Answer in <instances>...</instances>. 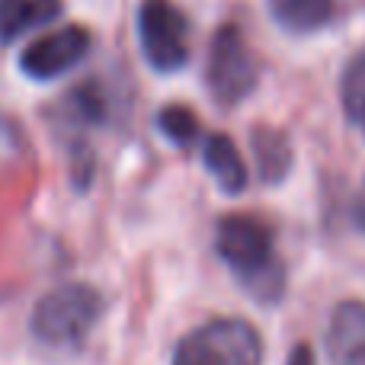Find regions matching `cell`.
<instances>
[{
	"mask_svg": "<svg viewBox=\"0 0 365 365\" xmlns=\"http://www.w3.org/2000/svg\"><path fill=\"white\" fill-rule=\"evenodd\" d=\"M138 38L148 64L160 74L180 71L189 61V23L170 0H145L138 6Z\"/></svg>",
	"mask_w": 365,
	"mask_h": 365,
	"instance_id": "obj_4",
	"label": "cell"
},
{
	"mask_svg": "<svg viewBox=\"0 0 365 365\" xmlns=\"http://www.w3.org/2000/svg\"><path fill=\"white\" fill-rule=\"evenodd\" d=\"M215 250L234 269L257 302L272 304L282 298L285 269L272 247V231L253 215H227L218 221Z\"/></svg>",
	"mask_w": 365,
	"mask_h": 365,
	"instance_id": "obj_1",
	"label": "cell"
},
{
	"mask_svg": "<svg viewBox=\"0 0 365 365\" xmlns=\"http://www.w3.org/2000/svg\"><path fill=\"white\" fill-rule=\"evenodd\" d=\"M61 13V0H0V42L45 26Z\"/></svg>",
	"mask_w": 365,
	"mask_h": 365,
	"instance_id": "obj_8",
	"label": "cell"
},
{
	"mask_svg": "<svg viewBox=\"0 0 365 365\" xmlns=\"http://www.w3.org/2000/svg\"><path fill=\"white\" fill-rule=\"evenodd\" d=\"M336 4L334 0H276L272 4V16L282 29L292 32H314L330 23Z\"/></svg>",
	"mask_w": 365,
	"mask_h": 365,
	"instance_id": "obj_10",
	"label": "cell"
},
{
	"mask_svg": "<svg viewBox=\"0 0 365 365\" xmlns=\"http://www.w3.org/2000/svg\"><path fill=\"white\" fill-rule=\"evenodd\" d=\"M103 317V295L87 282H68L45 292L29 317V330L38 343L55 349L81 346Z\"/></svg>",
	"mask_w": 365,
	"mask_h": 365,
	"instance_id": "obj_2",
	"label": "cell"
},
{
	"mask_svg": "<svg viewBox=\"0 0 365 365\" xmlns=\"http://www.w3.org/2000/svg\"><path fill=\"white\" fill-rule=\"evenodd\" d=\"M202 158H205L208 173H212L215 182H218V186L225 189L227 195L244 192V186H247V167H244V158H240L237 145H234L227 135H212V138L205 141V151H202Z\"/></svg>",
	"mask_w": 365,
	"mask_h": 365,
	"instance_id": "obj_9",
	"label": "cell"
},
{
	"mask_svg": "<svg viewBox=\"0 0 365 365\" xmlns=\"http://www.w3.org/2000/svg\"><path fill=\"white\" fill-rule=\"evenodd\" d=\"M253 151H257L259 177L266 182H279L285 177V170H289V164H292V151L282 135L272 132V128H257V135H253Z\"/></svg>",
	"mask_w": 365,
	"mask_h": 365,
	"instance_id": "obj_11",
	"label": "cell"
},
{
	"mask_svg": "<svg viewBox=\"0 0 365 365\" xmlns=\"http://www.w3.org/2000/svg\"><path fill=\"white\" fill-rule=\"evenodd\" d=\"M158 125L173 145H192L195 135H199V119L186 106H167L158 115Z\"/></svg>",
	"mask_w": 365,
	"mask_h": 365,
	"instance_id": "obj_13",
	"label": "cell"
},
{
	"mask_svg": "<svg viewBox=\"0 0 365 365\" xmlns=\"http://www.w3.org/2000/svg\"><path fill=\"white\" fill-rule=\"evenodd\" d=\"M87 48H90V32L83 26H61V29L26 45L19 68L32 81H51V77H61L64 71L74 68L87 55Z\"/></svg>",
	"mask_w": 365,
	"mask_h": 365,
	"instance_id": "obj_6",
	"label": "cell"
},
{
	"mask_svg": "<svg viewBox=\"0 0 365 365\" xmlns=\"http://www.w3.org/2000/svg\"><path fill=\"white\" fill-rule=\"evenodd\" d=\"M285 365H317L314 349H311L308 343H298V346L289 353V362H285Z\"/></svg>",
	"mask_w": 365,
	"mask_h": 365,
	"instance_id": "obj_14",
	"label": "cell"
},
{
	"mask_svg": "<svg viewBox=\"0 0 365 365\" xmlns=\"http://www.w3.org/2000/svg\"><path fill=\"white\" fill-rule=\"evenodd\" d=\"M173 365H263V336L240 317H218L182 336Z\"/></svg>",
	"mask_w": 365,
	"mask_h": 365,
	"instance_id": "obj_3",
	"label": "cell"
},
{
	"mask_svg": "<svg viewBox=\"0 0 365 365\" xmlns=\"http://www.w3.org/2000/svg\"><path fill=\"white\" fill-rule=\"evenodd\" d=\"M340 96H343V109H346L349 122L365 135V51L346 64Z\"/></svg>",
	"mask_w": 365,
	"mask_h": 365,
	"instance_id": "obj_12",
	"label": "cell"
},
{
	"mask_svg": "<svg viewBox=\"0 0 365 365\" xmlns=\"http://www.w3.org/2000/svg\"><path fill=\"white\" fill-rule=\"evenodd\" d=\"M205 81L208 90L215 93V100H221L225 106L240 103L257 87V61H253L244 36L234 26H221L215 32L212 48H208Z\"/></svg>",
	"mask_w": 365,
	"mask_h": 365,
	"instance_id": "obj_5",
	"label": "cell"
},
{
	"mask_svg": "<svg viewBox=\"0 0 365 365\" xmlns=\"http://www.w3.org/2000/svg\"><path fill=\"white\" fill-rule=\"evenodd\" d=\"M330 365H365V302L346 298L334 308L327 324Z\"/></svg>",
	"mask_w": 365,
	"mask_h": 365,
	"instance_id": "obj_7",
	"label": "cell"
}]
</instances>
